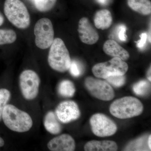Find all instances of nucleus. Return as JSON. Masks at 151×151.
Masks as SVG:
<instances>
[{
  "instance_id": "obj_24",
  "label": "nucleus",
  "mask_w": 151,
  "mask_h": 151,
  "mask_svg": "<svg viewBox=\"0 0 151 151\" xmlns=\"http://www.w3.org/2000/svg\"><path fill=\"white\" fill-rule=\"evenodd\" d=\"M71 75L75 77H77L81 74V69L79 65L76 61H71L70 67L69 68Z\"/></svg>"
},
{
  "instance_id": "obj_21",
  "label": "nucleus",
  "mask_w": 151,
  "mask_h": 151,
  "mask_svg": "<svg viewBox=\"0 0 151 151\" xmlns=\"http://www.w3.org/2000/svg\"><path fill=\"white\" fill-rule=\"evenodd\" d=\"M150 84L146 80H142L136 83L133 87L134 92L139 96H144L149 92Z\"/></svg>"
},
{
  "instance_id": "obj_22",
  "label": "nucleus",
  "mask_w": 151,
  "mask_h": 151,
  "mask_svg": "<svg viewBox=\"0 0 151 151\" xmlns=\"http://www.w3.org/2000/svg\"><path fill=\"white\" fill-rule=\"evenodd\" d=\"M11 97L10 92L6 89H0V121L5 106Z\"/></svg>"
},
{
  "instance_id": "obj_7",
  "label": "nucleus",
  "mask_w": 151,
  "mask_h": 151,
  "mask_svg": "<svg viewBox=\"0 0 151 151\" xmlns=\"http://www.w3.org/2000/svg\"><path fill=\"white\" fill-rule=\"evenodd\" d=\"M40 78L35 71L26 70L19 76V85L22 94L27 100H32L37 97Z\"/></svg>"
},
{
  "instance_id": "obj_19",
  "label": "nucleus",
  "mask_w": 151,
  "mask_h": 151,
  "mask_svg": "<svg viewBox=\"0 0 151 151\" xmlns=\"http://www.w3.org/2000/svg\"><path fill=\"white\" fill-rule=\"evenodd\" d=\"M17 38L16 33L13 30L0 29V45L13 43Z\"/></svg>"
},
{
  "instance_id": "obj_27",
  "label": "nucleus",
  "mask_w": 151,
  "mask_h": 151,
  "mask_svg": "<svg viewBox=\"0 0 151 151\" xmlns=\"http://www.w3.org/2000/svg\"><path fill=\"white\" fill-rule=\"evenodd\" d=\"M4 17L3 16L2 14L0 12V26H1L4 23Z\"/></svg>"
},
{
  "instance_id": "obj_28",
  "label": "nucleus",
  "mask_w": 151,
  "mask_h": 151,
  "mask_svg": "<svg viewBox=\"0 0 151 151\" xmlns=\"http://www.w3.org/2000/svg\"><path fill=\"white\" fill-rule=\"evenodd\" d=\"M151 67L149 68L148 70L147 73V77L148 79H149V81H151Z\"/></svg>"
},
{
  "instance_id": "obj_8",
  "label": "nucleus",
  "mask_w": 151,
  "mask_h": 151,
  "mask_svg": "<svg viewBox=\"0 0 151 151\" xmlns=\"http://www.w3.org/2000/svg\"><path fill=\"white\" fill-rule=\"evenodd\" d=\"M84 85L90 94L95 98L108 101L115 97V92L108 82L92 77L85 78Z\"/></svg>"
},
{
  "instance_id": "obj_30",
  "label": "nucleus",
  "mask_w": 151,
  "mask_h": 151,
  "mask_svg": "<svg viewBox=\"0 0 151 151\" xmlns=\"http://www.w3.org/2000/svg\"><path fill=\"white\" fill-rule=\"evenodd\" d=\"M108 0H97L98 2L102 4H105L108 1Z\"/></svg>"
},
{
  "instance_id": "obj_15",
  "label": "nucleus",
  "mask_w": 151,
  "mask_h": 151,
  "mask_svg": "<svg viewBox=\"0 0 151 151\" xmlns=\"http://www.w3.org/2000/svg\"><path fill=\"white\" fill-rule=\"evenodd\" d=\"M113 17L108 10L102 9L97 11L94 17V23L97 29H108L112 25Z\"/></svg>"
},
{
  "instance_id": "obj_11",
  "label": "nucleus",
  "mask_w": 151,
  "mask_h": 151,
  "mask_svg": "<svg viewBox=\"0 0 151 151\" xmlns=\"http://www.w3.org/2000/svg\"><path fill=\"white\" fill-rule=\"evenodd\" d=\"M78 32L81 41L87 45H93L98 41L99 35L88 19L83 17L78 22Z\"/></svg>"
},
{
  "instance_id": "obj_31",
  "label": "nucleus",
  "mask_w": 151,
  "mask_h": 151,
  "mask_svg": "<svg viewBox=\"0 0 151 151\" xmlns=\"http://www.w3.org/2000/svg\"><path fill=\"white\" fill-rule=\"evenodd\" d=\"M151 135H150L148 139V146L149 147V148L151 149Z\"/></svg>"
},
{
  "instance_id": "obj_1",
  "label": "nucleus",
  "mask_w": 151,
  "mask_h": 151,
  "mask_svg": "<svg viewBox=\"0 0 151 151\" xmlns=\"http://www.w3.org/2000/svg\"><path fill=\"white\" fill-rule=\"evenodd\" d=\"M2 119L6 126L14 132L23 133L29 131L33 125L30 116L11 104L6 105Z\"/></svg>"
},
{
  "instance_id": "obj_6",
  "label": "nucleus",
  "mask_w": 151,
  "mask_h": 151,
  "mask_svg": "<svg viewBox=\"0 0 151 151\" xmlns=\"http://www.w3.org/2000/svg\"><path fill=\"white\" fill-rule=\"evenodd\" d=\"M36 46L41 49L45 50L51 46L54 40L53 25L50 19L43 18L39 20L34 27Z\"/></svg>"
},
{
  "instance_id": "obj_18",
  "label": "nucleus",
  "mask_w": 151,
  "mask_h": 151,
  "mask_svg": "<svg viewBox=\"0 0 151 151\" xmlns=\"http://www.w3.org/2000/svg\"><path fill=\"white\" fill-rule=\"evenodd\" d=\"M58 92L59 94L63 97H73L76 92L74 84L70 80H63L59 84Z\"/></svg>"
},
{
  "instance_id": "obj_23",
  "label": "nucleus",
  "mask_w": 151,
  "mask_h": 151,
  "mask_svg": "<svg viewBox=\"0 0 151 151\" xmlns=\"http://www.w3.org/2000/svg\"><path fill=\"white\" fill-rule=\"evenodd\" d=\"M108 83L115 87L123 86L126 82V77L124 75L113 76L106 78Z\"/></svg>"
},
{
  "instance_id": "obj_25",
  "label": "nucleus",
  "mask_w": 151,
  "mask_h": 151,
  "mask_svg": "<svg viewBox=\"0 0 151 151\" xmlns=\"http://www.w3.org/2000/svg\"><path fill=\"white\" fill-rule=\"evenodd\" d=\"M127 27L124 25H121L118 29V36L120 41L125 42L127 40Z\"/></svg>"
},
{
  "instance_id": "obj_10",
  "label": "nucleus",
  "mask_w": 151,
  "mask_h": 151,
  "mask_svg": "<svg viewBox=\"0 0 151 151\" xmlns=\"http://www.w3.org/2000/svg\"><path fill=\"white\" fill-rule=\"evenodd\" d=\"M55 114L60 122L64 124L77 120L80 116L78 105L71 100L60 103L55 109Z\"/></svg>"
},
{
  "instance_id": "obj_29",
  "label": "nucleus",
  "mask_w": 151,
  "mask_h": 151,
  "mask_svg": "<svg viewBox=\"0 0 151 151\" xmlns=\"http://www.w3.org/2000/svg\"><path fill=\"white\" fill-rule=\"evenodd\" d=\"M4 145V139L0 137V147H2Z\"/></svg>"
},
{
  "instance_id": "obj_3",
  "label": "nucleus",
  "mask_w": 151,
  "mask_h": 151,
  "mask_svg": "<svg viewBox=\"0 0 151 151\" xmlns=\"http://www.w3.org/2000/svg\"><path fill=\"white\" fill-rule=\"evenodd\" d=\"M50 47L47 58L50 66L60 72L69 70L71 60L63 40L59 38L54 39Z\"/></svg>"
},
{
  "instance_id": "obj_26",
  "label": "nucleus",
  "mask_w": 151,
  "mask_h": 151,
  "mask_svg": "<svg viewBox=\"0 0 151 151\" xmlns=\"http://www.w3.org/2000/svg\"><path fill=\"white\" fill-rule=\"evenodd\" d=\"M141 39L137 43V47L138 48L142 49L145 45L147 42V33H143L140 35Z\"/></svg>"
},
{
  "instance_id": "obj_12",
  "label": "nucleus",
  "mask_w": 151,
  "mask_h": 151,
  "mask_svg": "<svg viewBox=\"0 0 151 151\" xmlns=\"http://www.w3.org/2000/svg\"><path fill=\"white\" fill-rule=\"evenodd\" d=\"M47 147L52 151H73L75 150V142L70 135L63 134L50 140Z\"/></svg>"
},
{
  "instance_id": "obj_9",
  "label": "nucleus",
  "mask_w": 151,
  "mask_h": 151,
  "mask_svg": "<svg viewBox=\"0 0 151 151\" xmlns=\"http://www.w3.org/2000/svg\"><path fill=\"white\" fill-rule=\"evenodd\" d=\"M89 122L92 132L97 137H110L117 132V125L115 122L102 113L94 114Z\"/></svg>"
},
{
  "instance_id": "obj_17",
  "label": "nucleus",
  "mask_w": 151,
  "mask_h": 151,
  "mask_svg": "<svg viewBox=\"0 0 151 151\" xmlns=\"http://www.w3.org/2000/svg\"><path fill=\"white\" fill-rule=\"evenodd\" d=\"M128 6L133 10L144 15L151 13V2L150 0H127Z\"/></svg>"
},
{
  "instance_id": "obj_2",
  "label": "nucleus",
  "mask_w": 151,
  "mask_h": 151,
  "mask_svg": "<svg viewBox=\"0 0 151 151\" xmlns=\"http://www.w3.org/2000/svg\"><path fill=\"white\" fill-rule=\"evenodd\" d=\"M142 103L137 98L127 96L117 99L111 104L110 113L119 119H127L137 116L142 113Z\"/></svg>"
},
{
  "instance_id": "obj_20",
  "label": "nucleus",
  "mask_w": 151,
  "mask_h": 151,
  "mask_svg": "<svg viewBox=\"0 0 151 151\" xmlns=\"http://www.w3.org/2000/svg\"><path fill=\"white\" fill-rule=\"evenodd\" d=\"M36 8L41 12H48L54 7L57 0H34Z\"/></svg>"
},
{
  "instance_id": "obj_14",
  "label": "nucleus",
  "mask_w": 151,
  "mask_h": 151,
  "mask_svg": "<svg viewBox=\"0 0 151 151\" xmlns=\"http://www.w3.org/2000/svg\"><path fill=\"white\" fill-rule=\"evenodd\" d=\"M84 149L86 151H116L118 146L114 141L92 140L86 143Z\"/></svg>"
},
{
  "instance_id": "obj_5",
  "label": "nucleus",
  "mask_w": 151,
  "mask_h": 151,
  "mask_svg": "<svg viewBox=\"0 0 151 151\" xmlns=\"http://www.w3.org/2000/svg\"><path fill=\"white\" fill-rule=\"evenodd\" d=\"M129 69V66L124 60L113 57L107 62L97 63L92 68V73L96 77L106 79L113 76L124 75Z\"/></svg>"
},
{
  "instance_id": "obj_13",
  "label": "nucleus",
  "mask_w": 151,
  "mask_h": 151,
  "mask_svg": "<svg viewBox=\"0 0 151 151\" xmlns=\"http://www.w3.org/2000/svg\"><path fill=\"white\" fill-rule=\"evenodd\" d=\"M103 50L106 54L118 58L124 61L127 60L130 57L128 52L113 40L106 41L103 45Z\"/></svg>"
},
{
  "instance_id": "obj_16",
  "label": "nucleus",
  "mask_w": 151,
  "mask_h": 151,
  "mask_svg": "<svg viewBox=\"0 0 151 151\" xmlns=\"http://www.w3.org/2000/svg\"><path fill=\"white\" fill-rule=\"evenodd\" d=\"M55 113L49 111L44 119V125L45 129L52 134H59L62 131V127Z\"/></svg>"
},
{
  "instance_id": "obj_4",
  "label": "nucleus",
  "mask_w": 151,
  "mask_h": 151,
  "mask_svg": "<svg viewBox=\"0 0 151 151\" xmlns=\"http://www.w3.org/2000/svg\"><path fill=\"white\" fill-rule=\"evenodd\" d=\"M4 12L12 24L21 29H25L30 24V17L27 8L21 0H6Z\"/></svg>"
}]
</instances>
